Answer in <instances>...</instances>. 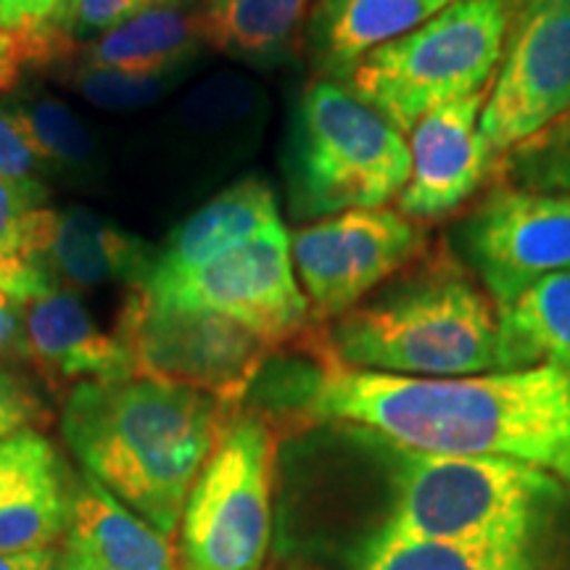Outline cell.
<instances>
[{"instance_id":"6da1fadb","label":"cell","mask_w":570,"mask_h":570,"mask_svg":"<svg viewBox=\"0 0 570 570\" xmlns=\"http://www.w3.org/2000/svg\"><path fill=\"white\" fill-rule=\"evenodd\" d=\"M315 365L283 375L277 404L431 454L523 462L570 483V373L533 365L462 377H407L341 365L312 338Z\"/></svg>"},{"instance_id":"7a4b0ae2","label":"cell","mask_w":570,"mask_h":570,"mask_svg":"<svg viewBox=\"0 0 570 570\" xmlns=\"http://www.w3.org/2000/svg\"><path fill=\"white\" fill-rule=\"evenodd\" d=\"M235 407L183 383L135 375L77 383L63 402V441L85 473L135 515L175 537L190 489Z\"/></svg>"},{"instance_id":"3957f363","label":"cell","mask_w":570,"mask_h":570,"mask_svg":"<svg viewBox=\"0 0 570 570\" xmlns=\"http://www.w3.org/2000/svg\"><path fill=\"white\" fill-rule=\"evenodd\" d=\"M341 365L407 377H462L508 367L497 306L449 259L399 273L323 336Z\"/></svg>"},{"instance_id":"277c9868","label":"cell","mask_w":570,"mask_h":570,"mask_svg":"<svg viewBox=\"0 0 570 570\" xmlns=\"http://www.w3.org/2000/svg\"><path fill=\"white\" fill-rule=\"evenodd\" d=\"M391 458L394 487L381 531L444 544L529 550L533 525L562 483L512 460L431 454L396 444Z\"/></svg>"},{"instance_id":"5b68a950","label":"cell","mask_w":570,"mask_h":570,"mask_svg":"<svg viewBox=\"0 0 570 570\" xmlns=\"http://www.w3.org/2000/svg\"><path fill=\"white\" fill-rule=\"evenodd\" d=\"M508 30V0H458L370 51L341 88L402 135L439 106L489 92Z\"/></svg>"},{"instance_id":"8992f818","label":"cell","mask_w":570,"mask_h":570,"mask_svg":"<svg viewBox=\"0 0 570 570\" xmlns=\"http://www.w3.org/2000/svg\"><path fill=\"white\" fill-rule=\"evenodd\" d=\"M285 173L298 219L381 209L410 180V146L352 92L317 80L298 98Z\"/></svg>"},{"instance_id":"52a82bcc","label":"cell","mask_w":570,"mask_h":570,"mask_svg":"<svg viewBox=\"0 0 570 570\" xmlns=\"http://www.w3.org/2000/svg\"><path fill=\"white\" fill-rule=\"evenodd\" d=\"M275 436L265 417L233 415L180 518V570H262L273 537Z\"/></svg>"},{"instance_id":"ba28073f","label":"cell","mask_w":570,"mask_h":570,"mask_svg":"<svg viewBox=\"0 0 570 570\" xmlns=\"http://www.w3.org/2000/svg\"><path fill=\"white\" fill-rule=\"evenodd\" d=\"M117 336L130 346L138 375L183 383L238 407L273 352L244 325L188 306L161 304L132 288Z\"/></svg>"},{"instance_id":"9c48e42d","label":"cell","mask_w":570,"mask_h":570,"mask_svg":"<svg viewBox=\"0 0 570 570\" xmlns=\"http://www.w3.org/2000/svg\"><path fill=\"white\" fill-rule=\"evenodd\" d=\"M161 304L214 312L244 325L269 348L309 338L312 306L294 275L291 235L283 223L167 283L142 285Z\"/></svg>"},{"instance_id":"30bf717a","label":"cell","mask_w":570,"mask_h":570,"mask_svg":"<svg viewBox=\"0 0 570 570\" xmlns=\"http://www.w3.org/2000/svg\"><path fill=\"white\" fill-rule=\"evenodd\" d=\"M568 111L570 0H508L502 59L481 111V138L494 167Z\"/></svg>"},{"instance_id":"8fae6325","label":"cell","mask_w":570,"mask_h":570,"mask_svg":"<svg viewBox=\"0 0 570 570\" xmlns=\"http://www.w3.org/2000/svg\"><path fill=\"white\" fill-rule=\"evenodd\" d=\"M425 233L399 209H352L298 227L291 256L317 323L338 320L420 259Z\"/></svg>"},{"instance_id":"7c38bea8","label":"cell","mask_w":570,"mask_h":570,"mask_svg":"<svg viewBox=\"0 0 570 570\" xmlns=\"http://www.w3.org/2000/svg\"><path fill=\"white\" fill-rule=\"evenodd\" d=\"M458 252L494 306L570 269V196L497 185L460 219Z\"/></svg>"},{"instance_id":"4fadbf2b","label":"cell","mask_w":570,"mask_h":570,"mask_svg":"<svg viewBox=\"0 0 570 570\" xmlns=\"http://www.w3.org/2000/svg\"><path fill=\"white\" fill-rule=\"evenodd\" d=\"M483 96L462 98L425 114L410 132V180L399 212L412 223H433L473 198L494 169L481 138Z\"/></svg>"},{"instance_id":"5bb4252c","label":"cell","mask_w":570,"mask_h":570,"mask_svg":"<svg viewBox=\"0 0 570 570\" xmlns=\"http://www.w3.org/2000/svg\"><path fill=\"white\" fill-rule=\"evenodd\" d=\"M32 362L51 383H111L138 375L130 346L104 333L75 291L53 285L21 302Z\"/></svg>"},{"instance_id":"9a60e30c","label":"cell","mask_w":570,"mask_h":570,"mask_svg":"<svg viewBox=\"0 0 570 570\" xmlns=\"http://www.w3.org/2000/svg\"><path fill=\"white\" fill-rule=\"evenodd\" d=\"M69 525L53 570H180L169 537L127 510L88 473L71 481Z\"/></svg>"},{"instance_id":"2e32d148","label":"cell","mask_w":570,"mask_h":570,"mask_svg":"<svg viewBox=\"0 0 570 570\" xmlns=\"http://www.w3.org/2000/svg\"><path fill=\"white\" fill-rule=\"evenodd\" d=\"M458 0H315L304 24V51L327 82L344 85L375 48L425 24Z\"/></svg>"},{"instance_id":"e0dca14e","label":"cell","mask_w":570,"mask_h":570,"mask_svg":"<svg viewBox=\"0 0 570 570\" xmlns=\"http://www.w3.org/2000/svg\"><path fill=\"white\" fill-rule=\"evenodd\" d=\"M275 225H281V214L273 185L262 177H244L175 227L156 256L148 283H167L196 273Z\"/></svg>"},{"instance_id":"ac0fdd59","label":"cell","mask_w":570,"mask_h":570,"mask_svg":"<svg viewBox=\"0 0 570 570\" xmlns=\"http://www.w3.org/2000/svg\"><path fill=\"white\" fill-rule=\"evenodd\" d=\"M156 256L159 252L151 244L85 206L56 212L48 269L63 288H98L109 283L142 288L154 273Z\"/></svg>"},{"instance_id":"d6986e66","label":"cell","mask_w":570,"mask_h":570,"mask_svg":"<svg viewBox=\"0 0 570 570\" xmlns=\"http://www.w3.org/2000/svg\"><path fill=\"white\" fill-rule=\"evenodd\" d=\"M315 0H204L194 11L206 48L248 63H275L294 51Z\"/></svg>"},{"instance_id":"ffe728a7","label":"cell","mask_w":570,"mask_h":570,"mask_svg":"<svg viewBox=\"0 0 570 570\" xmlns=\"http://www.w3.org/2000/svg\"><path fill=\"white\" fill-rule=\"evenodd\" d=\"M194 11L183 6L154 9L90 42L82 67L114 69L138 77H169L202 51Z\"/></svg>"},{"instance_id":"44dd1931","label":"cell","mask_w":570,"mask_h":570,"mask_svg":"<svg viewBox=\"0 0 570 570\" xmlns=\"http://www.w3.org/2000/svg\"><path fill=\"white\" fill-rule=\"evenodd\" d=\"M46 202L48 185L0 177V288L17 304L59 285L48 269L56 209Z\"/></svg>"},{"instance_id":"7402d4cb","label":"cell","mask_w":570,"mask_h":570,"mask_svg":"<svg viewBox=\"0 0 570 570\" xmlns=\"http://www.w3.org/2000/svg\"><path fill=\"white\" fill-rule=\"evenodd\" d=\"M497 315L510 370L554 365L570 373V269L541 277Z\"/></svg>"},{"instance_id":"603a6c76","label":"cell","mask_w":570,"mask_h":570,"mask_svg":"<svg viewBox=\"0 0 570 570\" xmlns=\"http://www.w3.org/2000/svg\"><path fill=\"white\" fill-rule=\"evenodd\" d=\"M529 550L462 547L375 531L356 570H529Z\"/></svg>"},{"instance_id":"cb8c5ba5","label":"cell","mask_w":570,"mask_h":570,"mask_svg":"<svg viewBox=\"0 0 570 570\" xmlns=\"http://www.w3.org/2000/svg\"><path fill=\"white\" fill-rule=\"evenodd\" d=\"M19 130L27 135L35 154L53 173H82L96 156V140L67 104L51 96H32L9 104Z\"/></svg>"},{"instance_id":"d4e9b609","label":"cell","mask_w":570,"mask_h":570,"mask_svg":"<svg viewBox=\"0 0 570 570\" xmlns=\"http://www.w3.org/2000/svg\"><path fill=\"white\" fill-rule=\"evenodd\" d=\"M494 169L512 188L570 196V111L510 148Z\"/></svg>"},{"instance_id":"484cf974","label":"cell","mask_w":570,"mask_h":570,"mask_svg":"<svg viewBox=\"0 0 570 570\" xmlns=\"http://www.w3.org/2000/svg\"><path fill=\"white\" fill-rule=\"evenodd\" d=\"M69 489L61 481L56 487L35 491L17 502L0 508V554L48 550L63 539L69 525Z\"/></svg>"},{"instance_id":"4316f807","label":"cell","mask_w":570,"mask_h":570,"mask_svg":"<svg viewBox=\"0 0 570 570\" xmlns=\"http://www.w3.org/2000/svg\"><path fill=\"white\" fill-rule=\"evenodd\" d=\"M67 481L51 441L35 428L0 439V508Z\"/></svg>"},{"instance_id":"83f0119b","label":"cell","mask_w":570,"mask_h":570,"mask_svg":"<svg viewBox=\"0 0 570 570\" xmlns=\"http://www.w3.org/2000/svg\"><path fill=\"white\" fill-rule=\"evenodd\" d=\"M67 0H0V27L17 32L24 67H48L77 51L61 19Z\"/></svg>"},{"instance_id":"f1b7e54d","label":"cell","mask_w":570,"mask_h":570,"mask_svg":"<svg viewBox=\"0 0 570 570\" xmlns=\"http://www.w3.org/2000/svg\"><path fill=\"white\" fill-rule=\"evenodd\" d=\"M71 88L101 109L130 111L156 104L169 90L167 77H138L114 69L80 67L71 75Z\"/></svg>"},{"instance_id":"f546056e","label":"cell","mask_w":570,"mask_h":570,"mask_svg":"<svg viewBox=\"0 0 570 570\" xmlns=\"http://www.w3.org/2000/svg\"><path fill=\"white\" fill-rule=\"evenodd\" d=\"M185 3L188 0H67L61 27L71 46L80 48L82 42L90 46L142 13Z\"/></svg>"},{"instance_id":"4dcf8cb0","label":"cell","mask_w":570,"mask_h":570,"mask_svg":"<svg viewBox=\"0 0 570 570\" xmlns=\"http://www.w3.org/2000/svg\"><path fill=\"white\" fill-rule=\"evenodd\" d=\"M254 85L223 77V80L204 85L190 96V101L185 104V119L190 125L204 127V130L230 127L254 109Z\"/></svg>"},{"instance_id":"1f68e13d","label":"cell","mask_w":570,"mask_h":570,"mask_svg":"<svg viewBox=\"0 0 570 570\" xmlns=\"http://www.w3.org/2000/svg\"><path fill=\"white\" fill-rule=\"evenodd\" d=\"M48 164L35 154L27 135L13 122L9 106H0V177L13 183H40L46 185Z\"/></svg>"},{"instance_id":"d6a6232c","label":"cell","mask_w":570,"mask_h":570,"mask_svg":"<svg viewBox=\"0 0 570 570\" xmlns=\"http://www.w3.org/2000/svg\"><path fill=\"white\" fill-rule=\"evenodd\" d=\"M46 417L40 399L17 375L0 365V439L27 431Z\"/></svg>"},{"instance_id":"836d02e7","label":"cell","mask_w":570,"mask_h":570,"mask_svg":"<svg viewBox=\"0 0 570 570\" xmlns=\"http://www.w3.org/2000/svg\"><path fill=\"white\" fill-rule=\"evenodd\" d=\"M27 365L32 362L30 341H27L24 317H21V306L0 288V365Z\"/></svg>"},{"instance_id":"e575fe53","label":"cell","mask_w":570,"mask_h":570,"mask_svg":"<svg viewBox=\"0 0 570 570\" xmlns=\"http://www.w3.org/2000/svg\"><path fill=\"white\" fill-rule=\"evenodd\" d=\"M56 568V547L35 552H13L0 554V570H53Z\"/></svg>"}]
</instances>
